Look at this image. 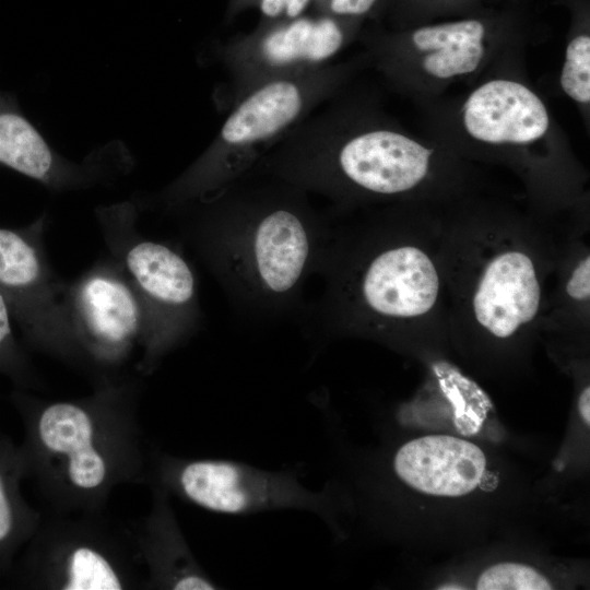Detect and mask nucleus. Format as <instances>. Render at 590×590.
<instances>
[{
  "label": "nucleus",
  "mask_w": 590,
  "mask_h": 590,
  "mask_svg": "<svg viewBox=\"0 0 590 590\" xmlns=\"http://www.w3.org/2000/svg\"><path fill=\"white\" fill-rule=\"evenodd\" d=\"M497 0H391L385 13L389 28L464 16Z\"/></svg>",
  "instance_id": "nucleus-22"
},
{
  "label": "nucleus",
  "mask_w": 590,
  "mask_h": 590,
  "mask_svg": "<svg viewBox=\"0 0 590 590\" xmlns=\"http://www.w3.org/2000/svg\"><path fill=\"white\" fill-rule=\"evenodd\" d=\"M326 0H314L312 1V4H311V9L312 11H315L316 9H318Z\"/></svg>",
  "instance_id": "nucleus-30"
},
{
  "label": "nucleus",
  "mask_w": 590,
  "mask_h": 590,
  "mask_svg": "<svg viewBox=\"0 0 590 590\" xmlns=\"http://www.w3.org/2000/svg\"><path fill=\"white\" fill-rule=\"evenodd\" d=\"M365 57L267 82L237 99L208 149L158 194L167 211L205 199L234 184L288 131L344 91Z\"/></svg>",
  "instance_id": "nucleus-8"
},
{
  "label": "nucleus",
  "mask_w": 590,
  "mask_h": 590,
  "mask_svg": "<svg viewBox=\"0 0 590 590\" xmlns=\"http://www.w3.org/2000/svg\"><path fill=\"white\" fill-rule=\"evenodd\" d=\"M559 224L495 191L444 211L448 333L509 343L540 332Z\"/></svg>",
  "instance_id": "nucleus-5"
},
{
  "label": "nucleus",
  "mask_w": 590,
  "mask_h": 590,
  "mask_svg": "<svg viewBox=\"0 0 590 590\" xmlns=\"http://www.w3.org/2000/svg\"><path fill=\"white\" fill-rule=\"evenodd\" d=\"M97 219L109 256L125 271L146 316V341L135 368L149 376L199 327L197 278L176 247L138 231L137 210L130 203L99 208Z\"/></svg>",
  "instance_id": "nucleus-10"
},
{
  "label": "nucleus",
  "mask_w": 590,
  "mask_h": 590,
  "mask_svg": "<svg viewBox=\"0 0 590 590\" xmlns=\"http://www.w3.org/2000/svg\"><path fill=\"white\" fill-rule=\"evenodd\" d=\"M141 567L131 528L104 510L48 511L7 578L19 589L131 590L142 589Z\"/></svg>",
  "instance_id": "nucleus-9"
},
{
  "label": "nucleus",
  "mask_w": 590,
  "mask_h": 590,
  "mask_svg": "<svg viewBox=\"0 0 590 590\" xmlns=\"http://www.w3.org/2000/svg\"><path fill=\"white\" fill-rule=\"evenodd\" d=\"M140 382L127 376L70 400L16 388L10 392L24 428L20 448L26 479L34 481L48 511H103L115 487L148 483L150 448L138 417Z\"/></svg>",
  "instance_id": "nucleus-6"
},
{
  "label": "nucleus",
  "mask_w": 590,
  "mask_h": 590,
  "mask_svg": "<svg viewBox=\"0 0 590 590\" xmlns=\"http://www.w3.org/2000/svg\"><path fill=\"white\" fill-rule=\"evenodd\" d=\"M391 0H326L314 13L359 20H379L385 16Z\"/></svg>",
  "instance_id": "nucleus-25"
},
{
  "label": "nucleus",
  "mask_w": 590,
  "mask_h": 590,
  "mask_svg": "<svg viewBox=\"0 0 590 590\" xmlns=\"http://www.w3.org/2000/svg\"><path fill=\"white\" fill-rule=\"evenodd\" d=\"M150 486V510L140 523L131 527L145 570L142 589H220L192 554L172 507L170 495L157 485Z\"/></svg>",
  "instance_id": "nucleus-15"
},
{
  "label": "nucleus",
  "mask_w": 590,
  "mask_h": 590,
  "mask_svg": "<svg viewBox=\"0 0 590 590\" xmlns=\"http://www.w3.org/2000/svg\"><path fill=\"white\" fill-rule=\"evenodd\" d=\"M23 479L26 469L20 445L0 429V579L8 577L43 516L22 495Z\"/></svg>",
  "instance_id": "nucleus-19"
},
{
  "label": "nucleus",
  "mask_w": 590,
  "mask_h": 590,
  "mask_svg": "<svg viewBox=\"0 0 590 590\" xmlns=\"http://www.w3.org/2000/svg\"><path fill=\"white\" fill-rule=\"evenodd\" d=\"M505 51L468 90L421 103L426 135L460 157L511 173L539 216L589 210L588 172L524 72V48Z\"/></svg>",
  "instance_id": "nucleus-4"
},
{
  "label": "nucleus",
  "mask_w": 590,
  "mask_h": 590,
  "mask_svg": "<svg viewBox=\"0 0 590 590\" xmlns=\"http://www.w3.org/2000/svg\"><path fill=\"white\" fill-rule=\"evenodd\" d=\"M447 206L417 203L329 212L317 274L323 291L304 309L318 338L402 343L447 337L441 244Z\"/></svg>",
  "instance_id": "nucleus-1"
},
{
  "label": "nucleus",
  "mask_w": 590,
  "mask_h": 590,
  "mask_svg": "<svg viewBox=\"0 0 590 590\" xmlns=\"http://www.w3.org/2000/svg\"><path fill=\"white\" fill-rule=\"evenodd\" d=\"M524 0H497L459 17L362 33L365 59L388 85L416 104L475 81L534 27Z\"/></svg>",
  "instance_id": "nucleus-7"
},
{
  "label": "nucleus",
  "mask_w": 590,
  "mask_h": 590,
  "mask_svg": "<svg viewBox=\"0 0 590 590\" xmlns=\"http://www.w3.org/2000/svg\"><path fill=\"white\" fill-rule=\"evenodd\" d=\"M174 212L237 315L269 322L303 314L304 286L317 274L330 231L308 192L251 169Z\"/></svg>",
  "instance_id": "nucleus-3"
},
{
  "label": "nucleus",
  "mask_w": 590,
  "mask_h": 590,
  "mask_svg": "<svg viewBox=\"0 0 590 590\" xmlns=\"http://www.w3.org/2000/svg\"><path fill=\"white\" fill-rule=\"evenodd\" d=\"M589 215L559 223L555 264L545 290L540 332L586 334L590 324Z\"/></svg>",
  "instance_id": "nucleus-16"
},
{
  "label": "nucleus",
  "mask_w": 590,
  "mask_h": 590,
  "mask_svg": "<svg viewBox=\"0 0 590 590\" xmlns=\"http://www.w3.org/2000/svg\"><path fill=\"white\" fill-rule=\"evenodd\" d=\"M578 409H579V413L582 420L589 426L590 424V387L589 386L585 387L579 396Z\"/></svg>",
  "instance_id": "nucleus-29"
},
{
  "label": "nucleus",
  "mask_w": 590,
  "mask_h": 590,
  "mask_svg": "<svg viewBox=\"0 0 590 590\" xmlns=\"http://www.w3.org/2000/svg\"><path fill=\"white\" fill-rule=\"evenodd\" d=\"M365 22L322 13L258 23L220 47L227 73L222 103L228 109L249 91L333 60L363 33Z\"/></svg>",
  "instance_id": "nucleus-12"
},
{
  "label": "nucleus",
  "mask_w": 590,
  "mask_h": 590,
  "mask_svg": "<svg viewBox=\"0 0 590 590\" xmlns=\"http://www.w3.org/2000/svg\"><path fill=\"white\" fill-rule=\"evenodd\" d=\"M148 483L216 514L299 509L331 520L327 492L310 491L292 471H268L232 460L180 458L150 447Z\"/></svg>",
  "instance_id": "nucleus-11"
},
{
  "label": "nucleus",
  "mask_w": 590,
  "mask_h": 590,
  "mask_svg": "<svg viewBox=\"0 0 590 590\" xmlns=\"http://www.w3.org/2000/svg\"><path fill=\"white\" fill-rule=\"evenodd\" d=\"M324 197L330 212L417 203L448 206L492 191L484 168L346 88L270 149L252 168Z\"/></svg>",
  "instance_id": "nucleus-2"
},
{
  "label": "nucleus",
  "mask_w": 590,
  "mask_h": 590,
  "mask_svg": "<svg viewBox=\"0 0 590 590\" xmlns=\"http://www.w3.org/2000/svg\"><path fill=\"white\" fill-rule=\"evenodd\" d=\"M314 0H287L282 19H294L306 13Z\"/></svg>",
  "instance_id": "nucleus-27"
},
{
  "label": "nucleus",
  "mask_w": 590,
  "mask_h": 590,
  "mask_svg": "<svg viewBox=\"0 0 590 590\" xmlns=\"http://www.w3.org/2000/svg\"><path fill=\"white\" fill-rule=\"evenodd\" d=\"M287 0H258L257 7L260 11L259 23H269L281 20L284 14Z\"/></svg>",
  "instance_id": "nucleus-26"
},
{
  "label": "nucleus",
  "mask_w": 590,
  "mask_h": 590,
  "mask_svg": "<svg viewBox=\"0 0 590 590\" xmlns=\"http://www.w3.org/2000/svg\"><path fill=\"white\" fill-rule=\"evenodd\" d=\"M45 216L22 227H0V291L27 349L78 370L68 284L44 244Z\"/></svg>",
  "instance_id": "nucleus-14"
},
{
  "label": "nucleus",
  "mask_w": 590,
  "mask_h": 590,
  "mask_svg": "<svg viewBox=\"0 0 590 590\" xmlns=\"http://www.w3.org/2000/svg\"><path fill=\"white\" fill-rule=\"evenodd\" d=\"M432 370L438 386L450 402L453 424L462 436H473L480 432L493 404L485 391L445 359L432 363Z\"/></svg>",
  "instance_id": "nucleus-21"
},
{
  "label": "nucleus",
  "mask_w": 590,
  "mask_h": 590,
  "mask_svg": "<svg viewBox=\"0 0 590 590\" xmlns=\"http://www.w3.org/2000/svg\"><path fill=\"white\" fill-rule=\"evenodd\" d=\"M485 468V456L476 445L447 435L413 439L393 458L394 473L402 482L434 496L458 497L472 492Z\"/></svg>",
  "instance_id": "nucleus-17"
},
{
  "label": "nucleus",
  "mask_w": 590,
  "mask_h": 590,
  "mask_svg": "<svg viewBox=\"0 0 590 590\" xmlns=\"http://www.w3.org/2000/svg\"><path fill=\"white\" fill-rule=\"evenodd\" d=\"M0 164L42 185L64 190L94 179L93 170L56 151L23 115L15 99L0 91Z\"/></svg>",
  "instance_id": "nucleus-18"
},
{
  "label": "nucleus",
  "mask_w": 590,
  "mask_h": 590,
  "mask_svg": "<svg viewBox=\"0 0 590 590\" xmlns=\"http://www.w3.org/2000/svg\"><path fill=\"white\" fill-rule=\"evenodd\" d=\"M68 302L78 370L94 386L127 377V365L144 347L148 323L140 298L120 264L110 256L95 262L69 282Z\"/></svg>",
  "instance_id": "nucleus-13"
},
{
  "label": "nucleus",
  "mask_w": 590,
  "mask_h": 590,
  "mask_svg": "<svg viewBox=\"0 0 590 590\" xmlns=\"http://www.w3.org/2000/svg\"><path fill=\"white\" fill-rule=\"evenodd\" d=\"M258 0H228L226 19L231 21L248 9L256 8Z\"/></svg>",
  "instance_id": "nucleus-28"
},
{
  "label": "nucleus",
  "mask_w": 590,
  "mask_h": 590,
  "mask_svg": "<svg viewBox=\"0 0 590 590\" xmlns=\"http://www.w3.org/2000/svg\"><path fill=\"white\" fill-rule=\"evenodd\" d=\"M10 307L0 291V375L16 389H39L42 382L27 353L14 331Z\"/></svg>",
  "instance_id": "nucleus-23"
},
{
  "label": "nucleus",
  "mask_w": 590,
  "mask_h": 590,
  "mask_svg": "<svg viewBox=\"0 0 590 590\" xmlns=\"http://www.w3.org/2000/svg\"><path fill=\"white\" fill-rule=\"evenodd\" d=\"M479 590H550L548 580L534 568L518 563H499L485 569L476 583Z\"/></svg>",
  "instance_id": "nucleus-24"
},
{
  "label": "nucleus",
  "mask_w": 590,
  "mask_h": 590,
  "mask_svg": "<svg viewBox=\"0 0 590 590\" xmlns=\"http://www.w3.org/2000/svg\"><path fill=\"white\" fill-rule=\"evenodd\" d=\"M568 8L570 22L565 43L558 84L560 91L589 121L590 113V2L556 0Z\"/></svg>",
  "instance_id": "nucleus-20"
}]
</instances>
